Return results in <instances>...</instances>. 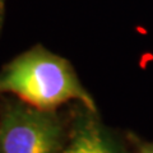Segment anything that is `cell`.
<instances>
[{"instance_id":"6da1fadb","label":"cell","mask_w":153,"mask_h":153,"mask_svg":"<svg viewBox=\"0 0 153 153\" xmlns=\"http://www.w3.org/2000/svg\"><path fill=\"white\" fill-rule=\"evenodd\" d=\"M0 94H14L42 110H55L65 102L76 101L97 111L94 100L69 61L42 46L32 47L3 66Z\"/></svg>"},{"instance_id":"7a4b0ae2","label":"cell","mask_w":153,"mask_h":153,"mask_svg":"<svg viewBox=\"0 0 153 153\" xmlns=\"http://www.w3.org/2000/svg\"><path fill=\"white\" fill-rule=\"evenodd\" d=\"M64 128L54 110L7 102L0 114V153H60Z\"/></svg>"},{"instance_id":"3957f363","label":"cell","mask_w":153,"mask_h":153,"mask_svg":"<svg viewBox=\"0 0 153 153\" xmlns=\"http://www.w3.org/2000/svg\"><path fill=\"white\" fill-rule=\"evenodd\" d=\"M60 153H126L117 137L100 120L97 111L80 105L69 140Z\"/></svg>"},{"instance_id":"277c9868","label":"cell","mask_w":153,"mask_h":153,"mask_svg":"<svg viewBox=\"0 0 153 153\" xmlns=\"http://www.w3.org/2000/svg\"><path fill=\"white\" fill-rule=\"evenodd\" d=\"M137 153H153V142L135 139Z\"/></svg>"},{"instance_id":"5b68a950","label":"cell","mask_w":153,"mask_h":153,"mask_svg":"<svg viewBox=\"0 0 153 153\" xmlns=\"http://www.w3.org/2000/svg\"><path fill=\"white\" fill-rule=\"evenodd\" d=\"M3 18H4V0H0V27L3 23Z\"/></svg>"}]
</instances>
